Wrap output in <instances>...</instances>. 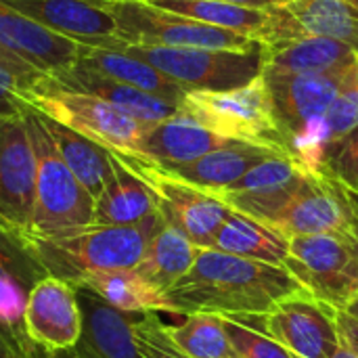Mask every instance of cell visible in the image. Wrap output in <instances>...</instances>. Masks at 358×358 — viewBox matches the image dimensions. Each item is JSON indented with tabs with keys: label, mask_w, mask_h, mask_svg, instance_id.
Here are the masks:
<instances>
[{
	"label": "cell",
	"mask_w": 358,
	"mask_h": 358,
	"mask_svg": "<svg viewBox=\"0 0 358 358\" xmlns=\"http://www.w3.org/2000/svg\"><path fill=\"white\" fill-rule=\"evenodd\" d=\"M304 292L289 271L214 248H199L191 271L168 289L174 315L262 317L277 302Z\"/></svg>",
	"instance_id": "1"
},
{
	"label": "cell",
	"mask_w": 358,
	"mask_h": 358,
	"mask_svg": "<svg viewBox=\"0 0 358 358\" xmlns=\"http://www.w3.org/2000/svg\"><path fill=\"white\" fill-rule=\"evenodd\" d=\"M164 227L159 212L134 227H88L84 231L29 239L23 245L25 256L44 273L71 285L94 273L136 268L149 241Z\"/></svg>",
	"instance_id": "2"
},
{
	"label": "cell",
	"mask_w": 358,
	"mask_h": 358,
	"mask_svg": "<svg viewBox=\"0 0 358 358\" xmlns=\"http://www.w3.org/2000/svg\"><path fill=\"white\" fill-rule=\"evenodd\" d=\"M23 120L36 153V201L29 239L63 237L92 227L94 199L59 155L40 113L23 103Z\"/></svg>",
	"instance_id": "3"
},
{
	"label": "cell",
	"mask_w": 358,
	"mask_h": 358,
	"mask_svg": "<svg viewBox=\"0 0 358 358\" xmlns=\"http://www.w3.org/2000/svg\"><path fill=\"white\" fill-rule=\"evenodd\" d=\"M180 111L229 141L262 145L289 155L285 134L275 115L262 76L233 90L187 92Z\"/></svg>",
	"instance_id": "4"
},
{
	"label": "cell",
	"mask_w": 358,
	"mask_h": 358,
	"mask_svg": "<svg viewBox=\"0 0 358 358\" xmlns=\"http://www.w3.org/2000/svg\"><path fill=\"white\" fill-rule=\"evenodd\" d=\"M107 8L126 46L168 48H214V50H258L262 44L250 36L220 29L189 17L151 6L145 0H94Z\"/></svg>",
	"instance_id": "5"
},
{
	"label": "cell",
	"mask_w": 358,
	"mask_h": 358,
	"mask_svg": "<svg viewBox=\"0 0 358 358\" xmlns=\"http://www.w3.org/2000/svg\"><path fill=\"white\" fill-rule=\"evenodd\" d=\"M19 99L38 113L80 132L113 153L136 155L138 145L149 130L147 124L132 120L113 105L90 94L57 88L46 78L36 86L21 90Z\"/></svg>",
	"instance_id": "6"
},
{
	"label": "cell",
	"mask_w": 358,
	"mask_h": 358,
	"mask_svg": "<svg viewBox=\"0 0 358 358\" xmlns=\"http://www.w3.org/2000/svg\"><path fill=\"white\" fill-rule=\"evenodd\" d=\"M132 57L159 69L187 92H222L250 84L264 71V55L258 50H214V48H168V46H124Z\"/></svg>",
	"instance_id": "7"
},
{
	"label": "cell",
	"mask_w": 358,
	"mask_h": 358,
	"mask_svg": "<svg viewBox=\"0 0 358 358\" xmlns=\"http://www.w3.org/2000/svg\"><path fill=\"white\" fill-rule=\"evenodd\" d=\"M113 155L151 189L166 224L180 231L197 248H212L218 229L231 214V208L224 201H220L212 191L185 182L138 155Z\"/></svg>",
	"instance_id": "8"
},
{
	"label": "cell",
	"mask_w": 358,
	"mask_h": 358,
	"mask_svg": "<svg viewBox=\"0 0 358 358\" xmlns=\"http://www.w3.org/2000/svg\"><path fill=\"white\" fill-rule=\"evenodd\" d=\"M283 268L304 292L336 310H346L358 300V254L352 239L338 235L292 237Z\"/></svg>",
	"instance_id": "9"
},
{
	"label": "cell",
	"mask_w": 358,
	"mask_h": 358,
	"mask_svg": "<svg viewBox=\"0 0 358 358\" xmlns=\"http://www.w3.org/2000/svg\"><path fill=\"white\" fill-rule=\"evenodd\" d=\"M34 201L36 153L21 111L0 120V235L21 252L31 235Z\"/></svg>",
	"instance_id": "10"
},
{
	"label": "cell",
	"mask_w": 358,
	"mask_h": 358,
	"mask_svg": "<svg viewBox=\"0 0 358 358\" xmlns=\"http://www.w3.org/2000/svg\"><path fill=\"white\" fill-rule=\"evenodd\" d=\"M346 71L331 73H285L264 69L262 78L268 88L275 115L285 134L289 155L317 132L323 115L338 96ZM296 159V157H294Z\"/></svg>",
	"instance_id": "11"
},
{
	"label": "cell",
	"mask_w": 358,
	"mask_h": 358,
	"mask_svg": "<svg viewBox=\"0 0 358 358\" xmlns=\"http://www.w3.org/2000/svg\"><path fill=\"white\" fill-rule=\"evenodd\" d=\"M357 216V203L340 182L323 172H308L306 180L273 227L287 239L306 235H338L352 239Z\"/></svg>",
	"instance_id": "12"
},
{
	"label": "cell",
	"mask_w": 358,
	"mask_h": 358,
	"mask_svg": "<svg viewBox=\"0 0 358 358\" xmlns=\"http://www.w3.org/2000/svg\"><path fill=\"white\" fill-rule=\"evenodd\" d=\"M336 313L308 292H300L262 315V327L298 358H331L340 348Z\"/></svg>",
	"instance_id": "13"
},
{
	"label": "cell",
	"mask_w": 358,
	"mask_h": 358,
	"mask_svg": "<svg viewBox=\"0 0 358 358\" xmlns=\"http://www.w3.org/2000/svg\"><path fill=\"white\" fill-rule=\"evenodd\" d=\"M308 172L313 170L304 168L289 155H273L254 166L231 187L212 193L231 210L273 227L277 216L306 180Z\"/></svg>",
	"instance_id": "14"
},
{
	"label": "cell",
	"mask_w": 358,
	"mask_h": 358,
	"mask_svg": "<svg viewBox=\"0 0 358 358\" xmlns=\"http://www.w3.org/2000/svg\"><path fill=\"white\" fill-rule=\"evenodd\" d=\"M23 334L44 352L73 350L82 336L76 287L50 275L38 279L27 292Z\"/></svg>",
	"instance_id": "15"
},
{
	"label": "cell",
	"mask_w": 358,
	"mask_h": 358,
	"mask_svg": "<svg viewBox=\"0 0 358 358\" xmlns=\"http://www.w3.org/2000/svg\"><path fill=\"white\" fill-rule=\"evenodd\" d=\"M38 25L88 48H117L126 44L107 8L94 0H0Z\"/></svg>",
	"instance_id": "16"
},
{
	"label": "cell",
	"mask_w": 358,
	"mask_h": 358,
	"mask_svg": "<svg viewBox=\"0 0 358 358\" xmlns=\"http://www.w3.org/2000/svg\"><path fill=\"white\" fill-rule=\"evenodd\" d=\"M0 46L44 78L67 73L78 63L82 48L15 8L0 2Z\"/></svg>",
	"instance_id": "17"
},
{
	"label": "cell",
	"mask_w": 358,
	"mask_h": 358,
	"mask_svg": "<svg viewBox=\"0 0 358 358\" xmlns=\"http://www.w3.org/2000/svg\"><path fill=\"white\" fill-rule=\"evenodd\" d=\"M76 296L82 317V336L73 348L78 357L143 358L132 331L134 319L86 287H76Z\"/></svg>",
	"instance_id": "18"
},
{
	"label": "cell",
	"mask_w": 358,
	"mask_h": 358,
	"mask_svg": "<svg viewBox=\"0 0 358 358\" xmlns=\"http://www.w3.org/2000/svg\"><path fill=\"white\" fill-rule=\"evenodd\" d=\"M231 143L237 141H229L203 128L199 122L185 115L182 111H178L176 115L149 126V130L145 132L138 145L136 155L155 166L172 168V166L191 164L203 157L206 153L227 147Z\"/></svg>",
	"instance_id": "19"
},
{
	"label": "cell",
	"mask_w": 358,
	"mask_h": 358,
	"mask_svg": "<svg viewBox=\"0 0 358 358\" xmlns=\"http://www.w3.org/2000/svg\"><path fill=\"white\" fill-rule=\"evenodd\" d=\"M46 80L50 84H55L57 88L96 96V99L113 105L122 113L130 115L132 120L147 124V126L159 124L180 111V105H176V103H170L166 99H159L155 94H149V92L132 88V86L101 78L96 73L80 69V67H73L67 73L46 78Z\"/></svg>",
	"instance_id": "20"
},
{
	"label": "cell",
	"mask_w": 358,
	"mask_h": 358,
	"mask_svg": "<svg viewBox=\"0 0 358 358\" xmlns=\"http://www.w3.org/2000/svg\"><path fill=\"white\" fill-rule=\"evenodd\" d=\"M264 69L285 71V73H331V71H348L358 52L348 44L296 34L292 38H283L271 44H262Z\"/></svg>",
	"instance_id": "21"
},
{
	"label": "cell",
	"mask_w": 358,
	"mask_h": 358,
	"mask_svg": "<svg viewBox=\"0 0 358 358\" xmlns=\"http://www.w3.org/2000/svg\"><path fill=\"white\" fill-rule=\"evenodd\" d=\"M73 67L86 69L90 73H96L101 78L145 90L149 94H155L159 99H166L170 103L180 105L187 90L178 86L174 80L164 76L153 65L145 63L138 57L128 55L126 50L117 48H82V55Z\"/></svg>",
	"instance_id": "22"
},
{
	"label": "cell",
	"mask_w": 358,
	"mask_h": 358,
	"mask_svg": "<svg viewBox=\"0 0 358 358\" xmlns=\"http://www.w3.org/2000/svg\"><path fill=\"white\" fill-rule=\"evenodd\" d=\"M273 155H285V153H279V151L262 147V145L231 143L227 147L206 153L203 157H199L191 164L172 166V168H164V170L178 176L180 180L201 187L206 191H222V189L231 187L233 182H237L254 166H258L260 162H264L266 157H273Z\"/></svg>",
	"instance_id": "23"
},
{
	"label": "cell",
	"mask_w": 358,
	"mask_h": 358,
	"mask_svg": "<svg viewBox=\"0 0 358 358\" xmlns=\"http://www.w3.org/2000/svg\"><path fill=\"white\" fill-rule=\"evenodd\" d=\"M111 164H113L111 178L107 180L103 193L94 201L92 224L134 227L145 218L153 216L155 212H159L151 189L136 174H132L113 153H111Z\"/></svg>",
	"instance_id": "24"
},
{
	"label": "cell",
	"mask_w": 358,
	"mask_h": 358,
	"mask_svg": "<svg viewBox=\"0 0 358 358\" xmlns=\"http://www.w3.org/2000/svg\"><path fill=\"white\" fill-rule=\"evenodd\" d=\"M212 248L277 266H283L289 256V239L283 233L235 210H231V214L218 229Z\"/></svg>",
	"instance_id": "25"
},
{
	"label": "cell",
	"mask_w": 358,
	"mask_h": 358,
	"mask_svg": "<svg viewBox=\"0 0 358 358\" xmlns=\"http://www.w3.org/2000/svg\"><path fill=\"white\" fill-rule=\"evenodd\" d=\"M76 287H86L94 292L113 308L126 315H155V313L174 315L168 294L157 289L153 283H149L136 268L94 273L78 281Z\"/></svg>",
	"instance_id": "26"
},
{
	"label": "cell",
	"mask_w": 358,
	"mask_h": 358,
	"mask_svg": "<svg viewBox=\"0 0 358 358\" xmlns=\"http://www.w3.org/2000/svg\"><path fill=\"white\" fill-rule=\"evenodd\" d=\"M40 117H42L46 132L50 134L59 155L71 170V174L96 201V197L103 193V189L113 172L111 153L105 147H101L99 143L82 136L80 132H76L42 113H40Z\"/></svg>",
	"instance_id": "27"
},
{
	"label": "cell",
	"mask_w": 358,
	"mask_h": 358,
	"mask_svg": "<svg viewBox=\"0 0 358 358\" xmlns=\"http://www.w3.org/2000/svg\"><path fill=\"white\" fill-rule=\"evenodd\" d=\"M283 8L302 34L344 42L358 52V6L352 0H285Z\"/></svg>",
	"instance_id": "28"
},
{
	"label": "cell",
	"mask_w": 358,
	"mask_h": 358,
	"mask_svg": "<svg viewBox=\"0 0 358 358\" xmlns=\"http://www.w3.org/2000/svg\"><path fill=\"white\" fill-rule=\"evenodd\" d=\"M197 254L199 248L193 241L164 222V227L149 241L136 271L157 289L168 294V289L174 287L191 271Z\"/></svg>",
	"instance_id": "29"
},
{
	"label": "cell",
	"mask_w": 358,
	"mask_h": 358,
	"mask_svg": "<svg viewBox=\"0 0 358 358\" xmlns=\"http://www.w3.org/2000/svg\"><path fill=\"white\" fill-rule=\"evenodd\" d=\"M164 331L185 357L237 358L218 315H187L180 325H164Z\"/></svg>",
	"instance_id": "30"
},
{
	"label": "cell",
	"mask_w": 358,
	"mask_h": 358,
	"mask_svg": "<svg viewBox=\"0 0 358 358\" xmlns=\"http://www.w3.org/2000/svg\"><path fill=\"white\" fill-rule=\"evenodd\" d=\"M358 128V57L355 65L346 71L344 82L338 90L336 101L321 120V143L323 159L327 151Z\"/></svg>",
	"instance_id": "31"
},
{
	"label": "cell",
	"mask_w": 358,
	"mask_h": 358,
	"mask_svg": "<svg viewBox=\"0 0 358 358\" xmlns=\"http://www.w3.org/2000/svg\"><path fill=\"white\" fill-rule=\"evenodd\" d=\"M237 358H298L262 327V317H222Z\"/></svg>",
	"instance_id": "32"
},
{
	"label": "cell",
	"mask_w": 358,
	"mask_h": 358,
	"mask_svg": "<svg viewBox=\"0 0 358 358\" xmlns=\"http://www.w3.org/2000/svg\"><path fill=\"white\" fill-rule=\"evenodd\" d=\"M29 287L19 275L17 258L0 243V329L25 336L23 334V310L27 302Z\"/></svg>",
	"instance_id": "33"
},
{
	"label": "cell",
	"mask_w": 358,
	"mask_h": 358,
	"mask_svg": "<svg viewBox=\"0 0 358 358\" xmlns=\"http://www.w3.org/2000/svg\"><path fill=\"white\" fill-rule=\"evenodd\" d=\"M317 172L331 176L348 193L358 195V128L327 151Z\"/></svg>",
	"instance_id": "34"
},
{
	"label": "cell",
	"mask_w": 358,
	"mask_h": 358,
	"mask_svg": "<svg viewBox=\"0 0 358 358\" xmlns=\"http://www.w3.org/2000/svg\"><path fill=\"white\" fill-rule=\"evenodd\" d=\"M132 331L143 358H189L185 357L164 331V323L155 315H143L132 321Z\"/></svg>",
	"instance_id": "35"
},
{
	"label": "cell",
	"mask_w": 358,
	"mask_h": 358,
	"mask_svg": "<svg viewBox=\"0 0 358 358\" xmlns=\"http://www.w3.org/2000/svg\"><path fill=\"white\" fill-rule=\"evenodd\" d=\"M40 80L42 78H27L0 65V120L21 115L23 101L19 99V92L36 86Z\"/></svg>",
	"instance_id": "36"
},
{
	"label": "cell",
	"mask_w": 358,
	"mask_h": 358,
	"mask_svg": "<svg viewBox=\"0 0 358 358\" xmlns=\"http://www.w3.org/2000/svg\"><path fill=\"white\" fill-rule=\"evenodd\" d=\"M36 346L25 336H15L0 329V358H40Z\"/></svg>",
	"instance_id": "37"
},
{
	"label": "cell",
	"mask_w": 358,
	"mask_h": 358,
	"mask_svg": "<svg viewBox=\"0 0 358 358\" xmlns=\"http://www.w3.org/2000/svg\"><path fill=\"white\" fill-rule=\"evenodd\" d=\"M336 325H338V336H340V344L346 346L352 355L358 357V319L352 317L346 310H338L336 313Z\"/></svg>",
	"instance_id": "38"
},
{
	"label": "cell",
	"mask_w": 358,
	"mask_h": 358,
	"mask_svg": "<svg viewBox=\"0 0 358 358\" xmlns=\"http://www.w3.org/2000/svg\"><path fill=\"white\" fill-rule=\"evenodd\" d=\"M0 65L13 69V71H17V73H21V76H27V78H44V76H40L38 71H34L31 67H27L25 63H21L17 57H13L10 52H6L2 46H0Z\"/></svg>",
	"instance_id": "39"
},
{
	"label": "cell",
	"mask_w": 358,
	"mask_h": 358,
	"mask_svg": "<svg viewBox=\"0 0 358 358\" xmlns=\"http://www.w3.org/2000/svg\"><path fill=\"white\" fill-rule=\"evenodd\" d=\"M222 2L239 4V6H250V8H271V6L283 4L285 0H222Z\"/></svg>",
	"instance_id": "40"
},
{
	"label": "cell",
	"mask_w": 358,
	"mask_h": 358,
	"mask_svg": "<svg viewBox=\"0 0 358 358\" xmlns=\"http://www.w3.org/2000/svg\"><path fill=\"white\" fill-rule=\"evenodd\" d=\"M42 358H80L73 350H65V352H44L42 350Z\"/></svg>",
	"instance_id": "41"
},
{
	"label": "cell",
	"mask_w": 358,
	"mask_h": 358,
	"mask_svg": "<svg viewBox=\"0 0 358 358\" xmlns=\"http://www.w3.org/2000/svg\"><path fill=\"white\" fill-rule=\"evenodd\" d=\"M331 358H358V357H357V355H352V352H350V350H348L346 346H342V344H340V348H338V350L334 352V357H331Z\"/></svg>",
	"instance_id": "42"
},
{
	"label": "cell",
	"mask_w": 358,
	"mask_h": 358,
	"mask_svg": "<svg viewBox=\"0 0 358 358\" xmlns=\"http://www.w3.org/2000/svg\"><path fill=\"white\" fill-rule=\"evenodd\" d=\"M346 313H350L352 317H357V319H358V300H355V302H352V304H350V306L346 308Z\"/></svg>",
	"instance_id": "43"
},
{
	"label": "cell",
	"mask_w": 358,
	"mask_h": 358,
	"mask_svg": "<svg viewBox=\"0 0 358 358\" xmlns=\"http://www.w3.org/2000/svg\"><path fill=\"white\" fill-rule=\"evenodd\" d=\"M358 210V206H357ZM352 243H355V250H357L358 254V216H357V227H355V233H352Z\"/></svg>",
	"instance_id": "44"
},
{
	"label": "cell",
	"mask_w": 358,
	"mask_h": 358,
	"mask_svg": "<svg viewBox=\"0 0 358 358\" xmlns=\"http://www.w3.org/2000/svg\"><path fill=\"white\" fill-rule=\"evenodd\" d=\"M350 195H352V193H350ZM352 199H355V203L358 206V195H352Z\"/></svg>",
	"instance_id": "45"
}]
</instances>
